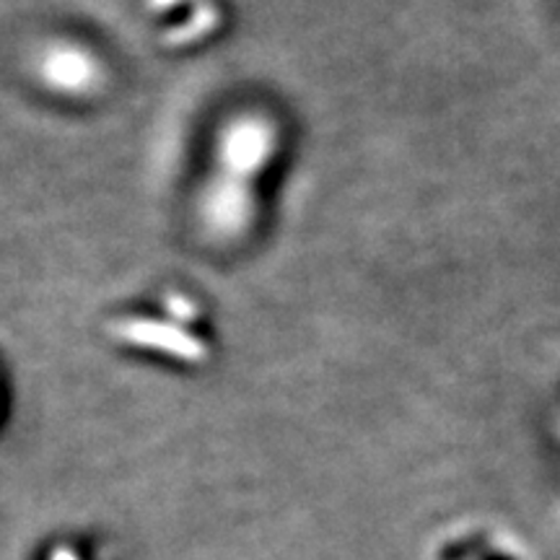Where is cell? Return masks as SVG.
I'll list each match as a JSON object with an SVG mask.
<instances>
[{"instance_id":"obj_4","label":"cell","mask_w":560,"mask_h":560,"mask_svg":"<svg viewBox=\"0 0 560 560\" xmlns=\"http://www.w3.org/2000/svg\"><path fill=\"white\" fill-rule=\"evenodd\" d=\"M39 73L47 86L68 96L89 94L91 89H96V81H100L96 60L89 58L79 47H55L42 60Z\"/></svg>"},{"instance_id":"obj_1","label":"cell","mask_w":560,"mask_h":560,"mask_svg":"<svg viewBox=\"0 0 560 560\" xmlns=\"http://www.w3.org/2000/svg\"><path fill=\"white\" fill-rule=\"evenodd\" d=\"M276 151V128L262 115H240L223 125L215 145L219 174L252 185Z\"/></svg>"},{"instance_id":"obj_2","label":"cell","mask_w":560,"mask_h":560,"mask_svg":"<svg viewBox=\"0 0 560 560\" xmlns=\"http://www.w3.org/2000/svg\"><path fill=\"white\" fill-rule=\"evenodd\" d=\"M200 219L213 240H240L255 219V187L215 174L200 198Z\"/></svg>"},{"instance_id":"obj_3","label":"cell","mask_w":560,"mask_h":560,"mask_svg":"<svg viewBox=\"0 0 560 560\" xmlns=\"http://www.w3.org/2000/svg\"><path fill=\"white\" fill-rule=\"evenodd\" d=\"M439 560H532L514 535L478 524L457 527L452 537L439 545Z\"/></svg>"},{"instance_id":"obj_5","label":"cell","mask_w":560,"mask_h":560,"mask_svg":"<svg viewBox=\"0 0 560 560\" xmlns=\"http://www.w3.org/2000/svg\"><path fill=\"white\" fill-rule=\"evenodd\" d=\"M128 338L140 342V346L166 348V353L182 355V359H192V355L200 350V346L192 338H187V335L174 330V327L153 325V322H138V325H130Z\"/></svg>"},{"instance_id":"obj_6","label":"cell","mask_w":560,"mask_h":560,"mask_svg":"<svg viewBox=\"0 0 560 560\" xmlns=\"http://www.w3.org/2000/svg\"><path fill=\"white\" fill-rule=\"evenodd\" d=\"M50 560H81L70 548H55L50 552Z\"/></svg>"}]
</instances>
